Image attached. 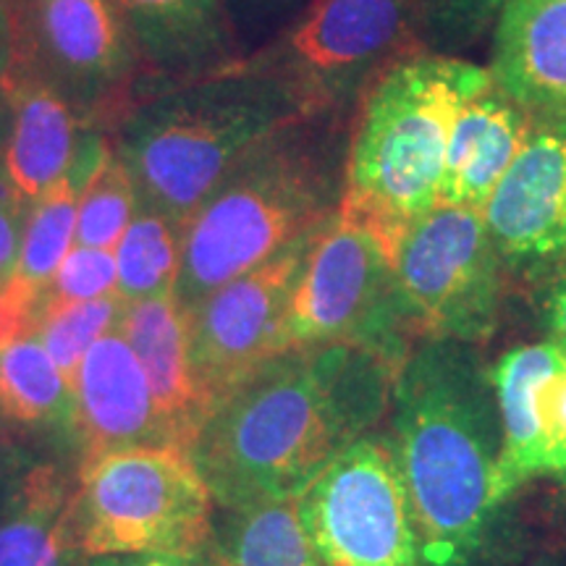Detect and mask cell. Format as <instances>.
<instances>
[{
    "label": "cell",
    "mask_w": 566,
    "mask_h": 566,
    "mask_svg": "<svg viewBox=\"0 0 566 566\" xmlns=\"http://www.w3.org/2000/svg\"><path fill=\"white\" fill-rule=\"evenodd\" d=\"M116 265L124 302L174 294L181 268V229L171 218L137 205L116 247Z\"/></svg>",
    "instance_id": "cell-25"
},
{
    "label": "cell",
    "mask_w": 566,
    "mask_h": 566,
    "mask_svg": "<svg viewBox=\"0 0 566 566\" xmlns=\"http://www.w3.org/2000/svg\"><path fill=\"white\" fill-rule=\"evenodd\" d=\"M501 271L483 212L436 205L394 258L396 304L409 342H485L499 323Z\"/></svg>",
    "instance_id": "cell-9"
},
{
    "label": "cell",
    "mask_w": 566,
    "mask_h": 566,
    "mask_svg": "<svg viewBox=\"0 0 566 566\" xmlns=\"http://www.w3.org/2000/svg\"><path fill=\"white\" fill-rule=\"evenodd\" d=\"M491 84L475 63L417 51L380 71L359 97L338 216L373 233L391 260L407 231L441 202L457 113Z\"/></svg>",
    "instance_id": "cell-4"
},
{
    "label": "cell",
    "mask_w": 566,
    "mask_h": 566,
    "mask_svg": "<svg viewBox=\"0 0 566 566\" xmlns=\"http://www.w3.org/2000/svg\"><path fill=\"white\" fill-rule=\"evenodd\" d=\"M0 24H3V17H0Z\"/></svg>",
    "instance_id": "cell-38"
},
{
    "label": "cell",
    "mask_w": 566,
    "mask_h": 566,
    "mask_svg": "<svg viewBox=\"0 0 566 566\" xmlns=\"http://www.w3.org/2000/svg\"><path fill=\"white\" fill-rule=\"evenodd\" d=\"M6 63L53 87L90 132H116L147 95L145 63L111 0H0Z\"/></svg>",
    "instance_id": "cell-8"
},
{
    "label": "cell",
    "mask_w": 566,
    "mask_h": 566,
    "mask_svg": "<svg viewBox=\"0 0 566 566\" xmlns=\"http://www.w3.org/2000/svg\"><path fill=\"white\" fill-rule=\"evenodd\" d=\"M315 233L218 286L192 310H184L189 363L205 417L247 375L275 354L289 352L283 325Z\"/></svg>",
    "instance_id": "cell-12"
},
{
    "label": "cell",
    "mask_w": 566,
    "mask_h": 566,
    "mask_svg": "<svg viewBox=\"0 0 566 566\" xmlns=\"http://www.w3.org/2000/svg\"><path fill=\"white\" fill-rule=\"evenodd\" d=\"M401 367L346 344L275 354L210 409L189 457L218 506L300 499L386 412Z\"/></svg>",
    "instance_id": "cell-1"
},
{
    "label": "cell",
    "mask_w": 566,
    "mask_h": 566,
    "mask_svg": "<svg viewBox=\"0 0 566 566\" xmlns=\"http://www.w3.org/2000/svg\"><path fill=\"white\" fill-rule=\"evenodd\" d=\"M422 38L424 0H310L233 69L273 82L300 116H354L380 71L422 51Z\"/></svg>",
    "instance_id": "cell-6"
},
{
    "label": "cell",
    "mask_w": 566,
    "mask_h": 566,
    "mask_svg": "<svg viewBox=\"0 0 566 566\" xmlns=\"http://www.w3.org/2000/svg\"><path fill=\"white\" fill-rule=\"evenodd\" d=\"M310 0H223L244 55L275 38Z\"/></svg>",
    "instance_id": "cell-30"
},
{
    "label": "cell",
    "mask_w": 566,
    "mask_h": 566,
    "mask_svg": "<svg viewBox=\"0 0 566 566\" xmlns=\"http://www.w3.org/2000/svg\"><path fill=\"white\" fill-rule=\"evenodd\" d=\"M108 294H118L116 252L74 244V250L61 263L59 273L53 275L45 292L40 294L34 315L45 307L101 300V296Z\"/></svg>",
    "instance_id": "cell-28"
},
{
    "label": "cell",
    "mask_w": 566,
    "mask_h": 566,
    "mask_svg": "<svg viewBox=\"0 0 566 566\" xmlns=\"http://www.w3.org/2000/svg\"><path fill=\"white\" fill-rule=\"evenodd\" d=\"M286 349L346 344L401 367L409 338L396 304L394 260L344 216L315 233L283 325Z\"/></svg>",
    "instance_id": "cell-10"
},
{
    "label": "cell",
    "mask_w": 566,
    "mask_h": 566,
    "mask_svg": "<svg viewBox=\"0 0 566 566\" xmlns=\"http://www.w3.org/2000/svg\"><path fill=\"white\" fill-rule=\"evenodd\" d=\"M501 451L491 506L537 478L566 480V349L556 342L506 352L491 370Z\"/></svg>",
    "instance_id": "cell-14"
},
{
    "label": "cell",
    "mask_w": 566,
    "mask_h": 566,
    "mask_svg": "<svg viewBox=\"0 0 566 566\" xmlns=\"http://www.w3.org/2000/svg\"><path fill=\"white\" fill-rule=\"evenodd\" d=\"M6 462H11V433L6 428L3 415H0V470H3Z\"/></svg>",
    "instance_id": "cell-35"
},
{
    "label": "cell",
    "mask_w": 566,
    "mask_h": 566,
    "mask_svg": "<svg viewBox=\"0 0 566 566\" xmlns=\"http://www.w3.org/2000/svg\"><path fill=\"white\" fill-rule=\"evenodd\" d=\"M223 512L210 546L221 566H321L296 499Z\"/></svg>",
    "instance_id": "cell-24"
},
{
    "label": "cell",
    "mask_w": 566,
    "mask_h": 566,
    "mask_svg": "<svg viewBox=\"0 0 566 566\" xmlns=\"http://www.w3.org/2000/svg\"><path fill=\"white\" fill-rule=\"evenodd\" d=\"M394 457L412 506L422 566H475L491 522L501 420L467 344L428 342L394 380Z\"/></svg>",
    "instance_id": "cell-2"
},
{
    "label": "cell",
    "mask_w": 566,
    "mask_h": 566,
    "mask_svg": "<svg viewBox=\"0 0 566 566\" xmlns=\"http://www.w3.org/2000/svg\"><path fill=\"white\" fill-rule=\"evenodd\" d=\"M66 527L74 554H200L212 543V495L184 449L142 446L82 459Z\"/></svg>",
    "instance_id": "cell-7"
},
{
    "label": "cell",
    "mask_w": 566,
    "mask_h": 566,
    "mask_svg": "<svg viewBox=\"0 0 566 566\" xmlns=\"http://www.w3.org/2000/svg\"><path fill=\"white\" fill-rule=\"evenodd\" d=\"M71 488L55 467H34L0 501V566H66Z\"/></svg>",
    "instance_id": "cell-22"
},
{
    "label": "cell",
    "mask_w": 566,
    "mask_h": 566,
    "mask_svg": "<svg viewBox=\"0 0 566 566\" xmlns=\"http://www.w3.org/2000/svg\"><path fill=\"white\" fill-rule=\"evenodd\" d=\"M0 415L32 430L76 436V401L38 334L0 349Z\"/></svg>",
    "instance_id": "cell-23"
},
{
    "label": "cell",
    "mask_w": 566,
    "mask_h": 566,
    "mask_svg": "<svg viewBox=\"0 0 566 566\" xmlns=\"http://www.w3.org/2000/svg\"><path fill=\"white\" fill-rule=\"evenodd\" d=\"M0 92L9 105L0 168L32 202L69 174L90 129L59 92L9 63L0 71Z\"/></svg>",
    "instance_id": "cell-17"
},
{
    "label": "cell",
    "mask_w": 566,
    "mask_h": 566,
    "mask_svg": "<svg viewBox=\"0 0 566 566\" xmlns=\"http://www.w3.org/2000/svg\"><path fill=\"white\" fill-rule=\"evenodd\" d=\"M483 218L501 265L520 275L566 271V113H530Z\"/></svg>",
    "instance_id": "cell-13"
},
{
    "label": "cell",
    "mask_w": 566,
    "mask_h": 566,
    "mask_svg": "<svg viewBox=\"0 0 566 566\" xmlns=\"http://www.w3.org/2000/svg\"><path fill=\"white\" fill-rule=\"evenodd\" d=\"M495 87L527 113H566V0H514L493 30Z\"/></svg>",
    "instance_id": "cell-18"
},
{
    "label": "cell",
    "mask_w": 566,
    "mask_h": 566,
    "mask_svg": "<svg viewBox=\"0 0 566 566\" xmlns=\"http://www.w3.org/2000/svg\"><path fill=\"white\" fill-rule=\"evenodd\" d=\"M124 304L126 302L118 294H108L101 300L45 307L34 315L32 334H38L42 346L53 357L71 394H74L76 373H80L84 354L92 349L97 338L116 328L122 321Z\"/></svg>",
    "instance_id": "cell-26"
},
{
    "label": "cell",
    "mask_w": 566,
    "mask_h": 566,
    "mask_svg": "<svg viewBox=\"0 0 566 566\" xmlns=\"http://www.w3.org/2000/svg\"><path fill=\"white\" fill-rule=\"evenodd\" d=\"M530 129V113L491 84L472 97L451 126L446 147L441 202L485 210Z\"/></svg>",
    "instance_id": "cell-20"
},
{
    "label": "cell",
    "mask_w": 566,
    "mask_h": 566,
    "mask_svg": "<svg viewBox=\"0 0 566 566\" xmlns=\"http://www.w3.org/2000/svg\"><path fill=\"white\" fill-rule=\"evenodd\" d=\"M34 325V302L17 286L0 294V349L17 342V338L32 334Z\"/></svg>",
    "instance_id": "cell-32"
},
{
    "label": "cell",
    "mask_w": 566,
    "mask_h": 566,
    "mask_svg": "<svg viewBox=\"0 0 566 566\" xmlns=\"http://www.w3.org/2000/svg\"><path fill=\"white\" fill-rule=\"evenodd\" d=\"M6 66V30L3 24H0V71Z\"/></svg>",
    "instance_id": "cell-37"
},
{
    "label": "cell",
    "mask_w": 566,
    "mask_h": 566,
    "mask_svg": "<svg viewBox=\"0 0 566 566\" xmlns=\"http://www.w3.org/2000/svg\"><path fill=\"white\" fill-rule=\"evenodd\" d=\"M92 566H221L216 554H132V556H101Z\"/></svg>",
    "instance_id": "cell-33"
},
{
    "label": "cell",
    "mask_w": 566,
    "mask_h": 566,
    "mask_svg": "<svg viewBox=\"0 0 566 566\" xmlns=\"http://www.w3.org/2000/svg\"><path fill=\"white\" fill-rule=\"evenodd\" d=\"M514 0H424V40L438 48L475 42Z\"/></svg>",
    "instance_id": "cell-29"
},
{
    "label": "cell",
    "mask_w": 566,
    "mask_h": 566,
    "mask_svg": "<svg viewBox=\"0 0 566 566\" xmlns=\"http://www.w3.org/2000/svg\"><path fill=\"white\" fill-rule=\"evenodd\" d=\"M6 137H9V105H6L3 92H0V158H3Z\"/></svg>",
    "instance_id": "cell-36"
},
{
    "label": "cell",
    "mask_w": 566,
    "mask_h": 566,
    "mask_svg": "<svg viewBox=\"0 0 566 566\" xmlns=\"http://www.w3.org/2000/svg\"><path fill=\"white\" fill-rule=\"evenodd\" d=\"M296 118L273 82L231 69L139 101L113 132V150L129 168L137 205L184 229L233 163Z\"/></svg>",
    "instance_id": "cell-5"
},
{
    "label": "cell",
    "mask_w": 566,
    "mask_h": 566,
    "mask_svg": "<svg viewBox=\"0 0 566 566\" xmlns=\"http://www.w3.org/2000/svg\"><path fill=\"white\" fill-rule=\"evenodd\" d=\"M27 212H30V200L0 168V294L9 292L17 281Z\"/></svg>",
    "instance_id": "cell-31"
},
{
    "label": "cell",
    "mask_w": 566,
    "mask_h": 566,
    "mask_svg": "<svg viewBox=\"0 0 566 566\" xmlns=\"http://www.w3.org/2000/svg\"><path fill=\"white\" fill-rule=\"evenodd\" d=\"M108 147L111 142L105 134L90 132L80 150V158L74 160L69 174L61 181H55L48 192H42L38 200L30 202L13 286L30 296L34 310H38L40 294L45 292L48 283L59 273L66 254L74 250L82 192Z\"/></svg>",
    "instance_id": "cell-21"
},
{
    "label": "cell",
    "mask_w": 566,
    "mask_h": 566,
    "mask_svg": "<svg viewBox=\"0 0 566 566\" xmlns=\"http://www.w3.org/2000/svg\"><path fill=\"white\" fill-rule=\"evenodd\" d=\"M118 331L147 375L168 441L174 449L189 454V446L205 420V409L189 363L187 315L179 300L176 294H163L126 302Z\"/></svg>",
    "instance_id": "cell-19"
},
{
    "label": "cell",
    "mask_w": 566,
    "mask_h": 566,
    "mask_svg": "<svg viewBox=\"0 0 566 566\" xmlns=\"http://www.w3.org/2000/svg\"><path fill=\"white\" fill-rule=\"evenodd\" d=\"M321 566H422L412 506L386 438L344 449L296 499Z\"/></svg>",
    "instance_id": "cell-11"
},
{
    "label": "cell",
    "mask_w": 566,
    "mask_h": 566,
    "mask_svg": "<svg viewBox=\"0 0 566 566\" xmlns=\"http://www.w3.org/2000/svg\"><path fill=\"white\" fill-rule=\"evenodd\" d=\"M74 401L76 438L84 446L82 459L142 446H171L147 375L118 325L84 354Z\"/></svg>",
    "instance_id": "cell-16"
},
{
    "label": "cell",
    "mask_w": 566,
    "mask_h": 566,
    "mask_svg": "<svg viewBox=\"0 0 566 566\" xmlns=\"http://www.w3.org/2000/svg\"><path fill=\"white\" fill-rule=\"evenodd\" d=\"M548 331L554 342L566 349V271L558 275L554 286H551L548 304H546Z\"/></svg>",
    "instance_id": "cell-34"
},
{
    "label": "cell",
    "mask_w": 566,
    "mask_h": 566,
    "mask_svg": "<svg viewBox=\"0 0 566 566\" xmlns=\"http://www.w3.org/2000/svg\"><path fill=\"white\" fill-rule=\"evenodd\" d=\"M352 116H302L231 166L181 229V310L321 231L344 195Z\"/></svg>",
    "instance_id": "cell-3"
},
{
    "label": "cell",
    "mask_w": 566,
    "mask_h": 566,
    "mask_svg": "<svg viewBox=\"0 0 566 566\" xmlns=\"http://www.w3.org/2000/svg\"><path fill=\"white\" fill-rule=\"evenodd\" d=\"M145 63L147 95L205 80L244 59L223 0H111ZM142 97V101H145Z\"/></svg>",
    "instance_id": "cell-15"
},
{
    "label": "cell",
    "mask_w": 566,
    "mask_h": 566,
    "mask_svg": "<svg viewBox=\"0 0 566 566\" xmlns=\"http://www.w3.org/2000/svg\"><path fill=\"white\" fill-rule=\"evenodd\" d=\"M134 210H137V192H134L132 174L111 145L82 192L76 244L116 252Z\"/></svg>",
    "instance_id": "cell-27"
}]
</instances>
